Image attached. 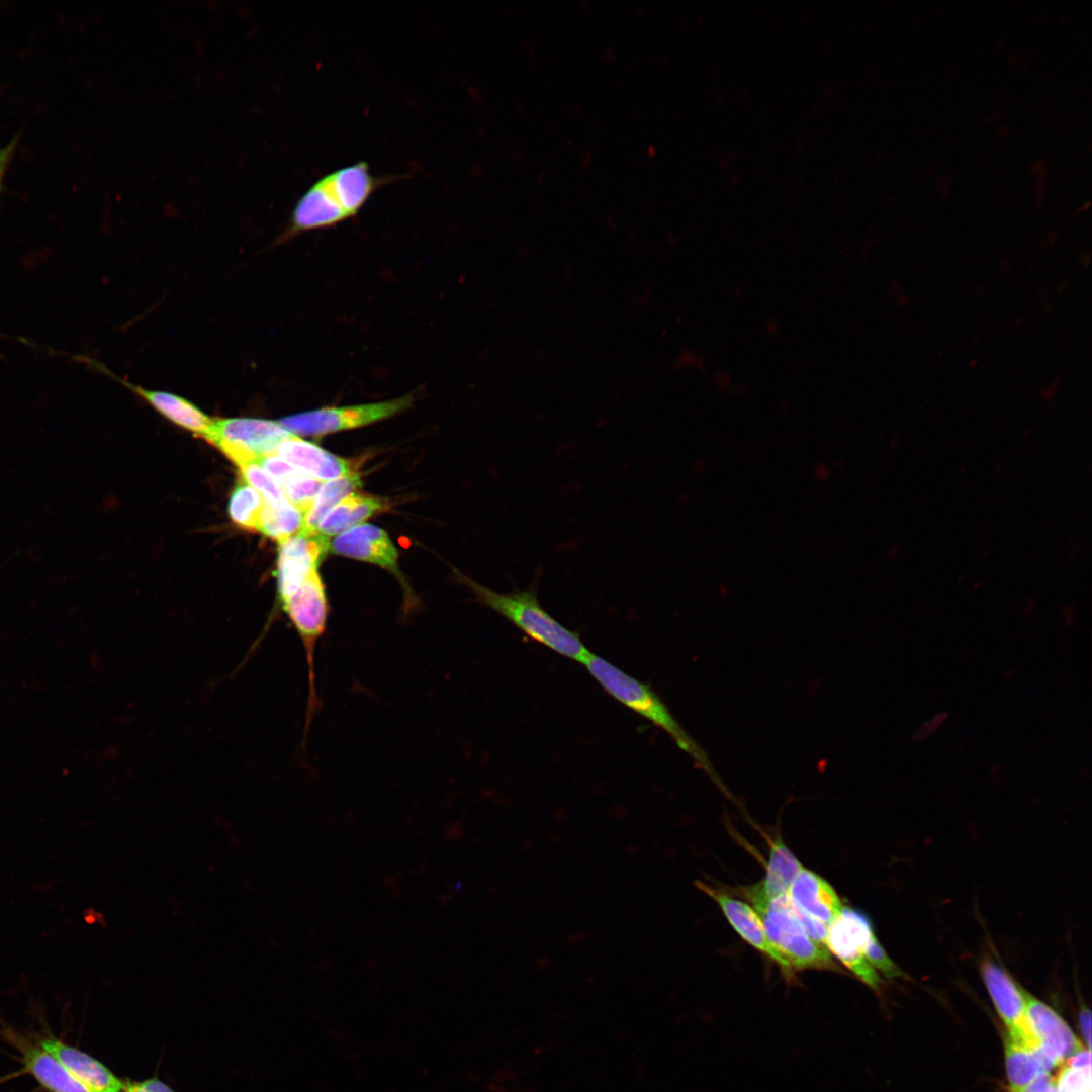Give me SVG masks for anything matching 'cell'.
<instances>
[{"label": "cell", "mask_w": 1092, "mask_h": 1092, "mask_svg": "<svg viewBox=\"0 0 1092 1092\" xmlns=\"http://www.w3.org/2000/svg\"><path fill=\"white\" fill-rule=\"evenodd\" d=\"M397 178L396 175H374L366 161L326 173L296 201L281 238L331 228L355 217L375 191Z\"/></svg>", "instance_id": "6da1fadb"}, {"label": "cell", "mask_w": 1092, "mask_h": 1092, "mask_svg": "<svg viewBox=\"0 0 1092 1092\" xmlns=\"http://www.w3.org/2000/svg\"><path fill=\"white\" fill-rule=\"evenodd\" d=\"M583 665L607 694L663 730L677 747L695 761L699 768L703 769L720 789L726 791L706 751L686 731L666 704L648 684L627 674L593 652Z\"/></svg>", "instance_id": "7a4b0ae2"}, {"label": "cell", "mask_w": 1092, "mask_h": 1092, "mask_svg": "<svg viewBox=\"0 0 1092 1092\" xmlns=\"http://www.w3.org/2000/svg\"><path fill=\"white\" fill-rule=\"evenodd\" d=\"M465 582L479 602L536 643L582 664L592 653L578 633L563 626L542 607L535 588L498 593L470 579Z\"/></svg>", "instance_id": "3957f363"}, {"label": "cell", "mask_w": 1092, "mask_h": 1092, "mask_svg": "<svg viewBox=\"0 0 1092 1092\" xmlns=\"http://www.w3.org/2000/svg\"><path fill=\"white\" fill-rule=\"evenodd\" d=\"M738 892L753 905L769 941L794 972L806 969L839 970L826 945L815 942L806 933L788 894L768 897L755 885Z\"/></svg>", "instance_id": "277c9868"}, {"label": "cell", "mask_w": 1092, "mask_h": 1092, "mask_svg": "<svg viewBox=\"0 0 1092 1092\" xmlns=\"http://www.w3.org/2000/svg\"><path fill=\"white\" fill-rule=\"evenodd\" d=\"M294 434L279 422L252 418H224L212 421L204 436L239 467L276 453L278 446Z\"/></svg>", "instance_id": "5b68a950"}, {"label": "cell", "mask_w": 1092, "mask_h": 1092, "mask_svg": "<svg viewBox=\"0 0 1092 1092\" xmlns=\"http://www.w3.org/2000/svg\"><path fill=\"white\" fill-rule=\"evenodd\" d=\"M414 395L347 406H325L284 417L279 424L294 435L316 436L363 427L411 407Z\"/></svg>", "instance_id": "8992f818"}, {"label": "cell", "mask_w": 1092, "mask_h": 1092, "mask_svg": "<svg viewBox=\"0 0 1092 1092\" xmlns=\"http://www.w3.org/2000/svg\"><path fill=\"white\" fill-rule=\"evenodd\" d=\"M876 938L872 923L864 914L842 906L840 914L828 927L826 946L857 979L879 992L883 980L866 957L868 947Z\"/></svg>", "instance_id": "52a82bcc"}, {"label": "cell", "mask_w": 1092, "mask_h": 1092, "mask_svg": "<svg viewBox=\"0 0 1092 1092\" xmlns=\"http://www.w3.org/2000/svg\"><path fill=\"white\" fill-rule=\"evenodd\" d=\"M980 974L1007 1034L1026 1044L1040 1045L1027 1022L1024 989L992 958L981 962Z\"/></svg>", "instance_id": "ba28073f"}, {"label": "cell", "mask_w": 1092, "mask_h": 1092, "mask_svg": "<svg viewBox=\"0 0 1092 1092\" xmlns=\"http://www.w3.org/2000/svg\"><path fill=\"white\" fill-rule=\"evenodd\" d=\"M329 547L328 537L304 530L279 542L276 572L279 604L295 593L316 570Z\"/></svg>", "instance_id": "9c48e42d"}, {"label": "cell", "mask_w": 1092, "mask_h": 1092, "mask_svg": "<svg viewBox=\"0 0 1092 1092\" xmlns=\"http://www.w3.org/2000/svg\"><path fill=\"white\" fill-rule=\"evenodd\" d=\"M696 885L719 905L728 922L746 942L772 960L786 976H792L794 971L769 941L762 921L753 907L719 888L703 882H697Z\"/></svg>", "instance_id": "30bf717a"}, {"label": "cell", "mask_w": 1092, "mask_h": 1092, "mask_svg": "<svg viewBox=\"0 0 1092 1092\" xmlns=\"http://www.w3.org/2000/svg\"><path fill=\"white\" fill-rule=\"evenodd\" d=\"M1027 1022L1050 1061L1060 1067L1083 1045L1064 1019L1044 1002L1024 990Z\"/></svg>", "instance_id": "8fae6325"}, {"label": "cell", "mask_w": 1092, "mask_h": 1092, "mask_svg": "<svg viewBox=\"0 0 1092 1092\" xmlns=\"http://www.w3.org/2000/svg\"><path fill=\"white\" fill-rule=\"evenodd\" d=\"M329 550L333 554L380 565L389 570L397 569V550L387 532L373 524H361L332 540Z\"/></svg>", "instance_id": "7c38bea8"}, {"label": "cell", "mask_w": 1092, "mask_h": 1092, "mask_svg": "<svg viewBox=\"0 0 1092 1092\" xmlns=\"http://www.w3.org/2000/svg\"><path fill=\"white\" fill-rule=\"evenodd\" d=\"M788 896L797 911L827 926L840 914L843 906L833 887L804 867L794 879Z\"/></svg>", "instance_id": "4fadbf2b"}, {"label": "cell", "mask_w": 1092, "mask_h": 1092, "mask_svg": "<svg viewBox=\"0 0 1092 1092\" xmlns=\"http://www.w3.org/2000/svg\"><path fill=\"white\" fill-rule=\"evenodd\" d=\"M39 1045L91 1091L123 1092L124 1083L102 1063L86 1053L52 1036L41 1038Z\"/></svg>", "instance_id": "5bb4252c"}, {"label": "cell", "mask_w": 1092, "mask_h": 1092, "mask_svg": "<svg viewBox=\"0 0 1092 1092\" xmlns=\"http://www.w3.org/2000/svg\"><path fill=\"white\" fill-rule=\"evenodd\" d=\"M276 454L287 463L320 481H330L354 472L352 463L296 435L284 440Z\"/></svg>", "instance_id": "9a60e30c"}, {"label": "cell", "mask_w": 1092, "mask_h": 1092, "mask_svg": "<svg viewBox=\"0 0 1092 1092\" xmlns=\"http://www.w3.org/2000/svg\"><path fill=\"white\" fill-rule=\"evenodd\" d=\"M162 416L177 426L204 438L212 419L186 398L166 391L149 390L111 374Z\"/></svg>", "instance_id": "2e32d148"}, {"label": "cell", "mask_w": 1092, "mask_h": 1092, "mask_svg": "<svg viewBox=\"0 0 1092 1092\" xmlns=\"http://www.w3.org/2000/svg\"><path fill=\"white\" fill-rule=\"evenodd\" d=\"M24 1070L50 1092H93L40 1045L21 1043Z\"/></svg>", "instance_id": "e0dca14e"}, {"label": "cell", "mask_w": 1092, "mask_h": 1092, "mask_svg": "<svg viewBox=\"0 0 1092 1092\" xmlns=\"http://www.w3.org/2000/svg\"><path fill=\"white\" fill-rule=\"evenodd\" d=\"M278 483L284 496L304 514L310 508L323 481L296 469L275 454L256 460Z\"/></svg>", "instance_id": "ac0fdd59"}, {"label": "cell", "mask_w": 1092, "mask_h": 1092, "mask_svg": "<svg viewBox=\"0 0 1092 1092\" xmlns=\"http://www.w3.org/2000/svg\"><path fill=\"white\" fill-rule=\"evenodd\" d=\"M1005 1066L1011 1092L1022 1089L1038 1075L1050 1073L1056 1066L1041 1046H1030L1005 1036Z\"/></svg>", "instance_id": "d6986e66"}, {"label": "cell", "mask_w": 1092, "mask_h": 1092, "mask_svg": "<svg viewBox=\"0 0 1092 1092\" xmlns=\"http://www.w3.org/2000/svg\"><path fill=\"white\" fill-rule=\"evenodd\" d=\"M386 508L380 497L353 492L323 518L315 532L326 537L340 535Z\"/></svg>", "instance_id": "ffe728a7"}, {"label": "cell", "mask_w": 1092, "mask_h": 1092, "mask_svg": "<svg viewBox=\"0 0 1092 1092\" xmlns=\"http://www.w3.org/2000/svg\"><path fill=\"white\" fill-rule=\"evenodd\" d=\"M803 866L783 842L780 836L770 844L769 858L764 878L754 884L768 897L788 894V891Z\"/></svg>", "instance_id": "44dd1931"}, {"label": "cell", "mask_w": 1092, "mask_h": 1092, "mask_svg": "<svg viewBox=\"0 0 1092 1092\" xmlns=\"http://www.w3.org/2000/svg\"><path fill=\"white\" fill-rule=\"evenodd\" d=\"M361 487V475L356 471L323 483L312 505L304 515L301 530L315 532L317 525L330 510Z\"/></svg>", "instance_id": "7402d4cb"}, {"label": "cell", "mask_w": 1092, "mask_h": 1092, "mask_svg": "<svg viewBox=\"0 0 1092 1092\" xmlns=\"http://www.w3.org/2000/svg\"><path fill=\"white\" fill-rule=\"evenodd\" d=\"M304 515L287 498L279 503L264 500L257 531L279 543L302 529Z\"/></svg>", "instance_id": "603a6c76"}, {"label": "cell", "mask_w": 1092, "mask_h": 1092, "mask_svg": "<svg viewBox=\"0 0 1092 1092\" xmlns=\"http://www.w3.org/2000/svg\"><path fill=\"white\" fill-rule=\"evenodd\" d=\"M264 498L244 480L237 483L229 502V515L241 528L257 530Z\"/></svg>", "instance_id": "cb8c5ba5"}, {"label": "cell", "mask_w": 1092, "mask_h": 1092, "mask_svg": "<svg viewBox=\"0 0 1092 1092\" xmlns=\"http://www.w3.org/2000/svg\"><path fill=\"white\" fill-rule=\"evenodd\" d=\"M239 468L242 479L257 490L264 500L279 503L286 499L278 483L258 463L251 462Z\"/></svg>", "instance_id": "d4e9b609"}, {"label": "cell", "mask_w": 1092, "mask_h": 1092, "mask_svg": "<svg viewBox=\"0 0 1092 1092\" xmlns=\"http://www.w3.org/2000/svg\"><path fill=\"white\" fill-rule=\"evenodd\" d=\"M123 1092H174L164 1082L156 1079H146L138 1082L124 1083Z\"/></svg>", "instance_id": "484cf974"}, {"label": "cell", "mask_w": 1092, "mask_h": 1092, "mask_svg": "<svg viewBox=\"0 0 1092 1092\" xmlns=\"http://www.w3.org/2000/svg\"><path fill=\"white\" fill-rule=\"evenodd\" d=\"M1015 1092H1058L1057 1080L1050 1073H1043Z\"/></svg>", "instance_id": "4316f807"}, {"label": "cell", "mask_w": 1092, "mask_h": 1092, "mask_svg": "<svg viewBox=\"0 0 1092 1092\" xmlns=\"http://www.w3.org/2000/svg\"><path fill=\"white\" fill-rule=\"evenodd\" d=\"M19 135L12 138L9 143L3 147H0V191L3 186V181L8 169V165L13 157V153L17 147Z\"/></svg>", "instance_id": "83f0119b"}, {"label": "cell", "mask_w": 1092, "mask_h": 1092, "mask_svg": "<svg viewBox=\"0 0 1092 1092\" xmlns=\"http://www.w3.org/2000/svg\"><path fill=\"white\" fill-rule=\"evenodd\" d=\"M1064 1065L1091 1073V1054L1090 1050L1082 1049L1075 1055L1065 1060Z\"/></svg>", "instance_id": "f1b7e54d"}, {"label": "cell", "mask_w": 1092, "mask_h": 1092, "mask_svg": "<svg viewBox=\"0 0 1092 1092\" xmlns=\"http://www.w3.org/2000/svg\"><path fill=\"white\" fill-rule=\"evenodd\" d=\"M948 713L942 712L925 722L913 735L914 740H923L928 734L933 733L947 719Z\"/></svg>", "instance_id": "f546056e"}, {"label": "cell", "mask_w": 1092, "mask_h": 1092, "mask_svg": "<svg viewBox=\"0 0 1092 1092\" xmlns=\"http://www.w3.org/2000/svg\"><path fill=\"white\" fill-rule=\"evenodd\" d=\"M1079 1024H1080L1081 1032H1082L1083 1036H1084V1040H1085V1042H1086V1044L1088 1046V1050H1090V1045H1091V1012L1085 1005H1082L1081 1009H1080Z\"/></svg>", "instance_id": "4dcf8cb0"}, {"label": "cell", "mask_w": 1092, "mask_h": 1092, "mask_svg": "<svg viewBox=\"0 0 1092 1092\" xmlns=\"http://www.w3.org/2000/svg\"><path fill=\"white\" fill-rule=\"evenodd\" d=\"M1058 385H1059V379H1056L1055 381H1053V382H1052V383H1051V384H1050V385H1049V386H1048V387H1046V388H1045V389H1044V390L1042 391V393H1041L1042 397H1044V398H1050V397H1053V395H1054V393H1055V391H1056V388L1058 387Z\"/></svg>", "instance_id": "1f68e13d"}, {"label": "cell", "mask_w": 1092, "mask_h": 1092, "mask_svg": "<svg viewBox=\"0 0 1092 1092\" xmlns=\"http://www.w3.org/2000/svg\"><path fill=\"white\" fill-rule=\"evenodd\" d=\"M1080 258H1081L1080 261H1081L1082 265L1089 266V264L1091 262V253H1090V251H1087V252H1084V253L1082 252V255H1081Z\"/></svg>", "instance_id": "d6a6232c"}, {"label": "cell", "mask_w": 1092, "mask_h": 1092, "mask_svg": "<svg viewBox=\"0 0 1092 1092\" xmlns=\"http://www.w3.org/2000/svg\"><path fill=\"white\" fill-rule=\"evenodd\" d=\"M1067 285H1068L1067 281H1063L1062 283H1060V285H1059V287L1057 289L1058 293H1063L1066 290Z\"/></svg>", "instance_id": "836d02e7"}, {"label": "cell", "mask_w": 1092, "mask_h": 1092, "mask_svg": "<svg viewBox=\"0 0 1092 1092\" xmlns=\"http://www.w3.org/2000/svg\"><path fill=\"white\" fill-rule=\"evenodd\" d=\"M17 1074H18V1073H14V1074H12V1075H6V1076H2V1077H0V1084H1V1083H3V1082H5V1081H7V1080H9V1079H10L11 1077H13L14 1075H17Z\"/></svg>", "instance_id": "e575fe53"}]
</instances>
